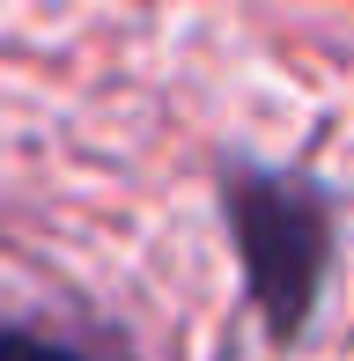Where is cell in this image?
Segmentation results:
<instances>
[{"mask_svg":"<svg viewBox=\"0 0 354 361\" xmlns=\"http://www.w3.org/2000/svg\"><path fill=\"white\" fill-rule=\"evenodd\" d=\"M0 361H82V354L52 347V339H37V332H0Z\"/></svg>","mask_w":354,"mask_h":361,"instance_id":"2","label":"cell"},{"mask_svg":"<svg viewBox=\"0 0 354 361\" xmlns=\"http://www.w3.org/2000/svg\"><path fill=\"white\" fill-rule=\"evenodd\" d=\"M221 207H229L236 251H244V281L251 302H259L266 332L303 339L317 310V288H325V258H332V214L303 177L281 170H229L221 177Z\"/></svg>","mask_w":354,"mask_h":361,"instance_id":"1","label":"cell"}]
</instances>
